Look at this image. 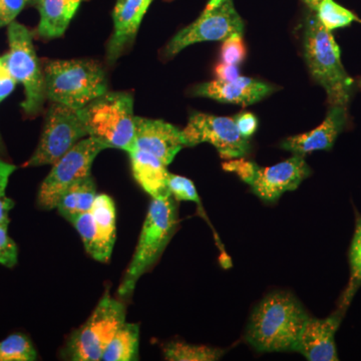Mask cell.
I'll list each match as a JSON object with an SVG mask.
<instances>
[{
	"instance_id": "1",
	"label": "cell",
	"mask_w": 361,
	"mask_h": 361,
	"mask_svg": "<svg viewBox=\"0 0 361 361\" xmlns=\"http://www.w3.org/2000/svg\"><path fill=\"white\" fill-rule=\"evenodd\" d=\"M310 316L290 292H272L252 311L244 338L259 353L293 351Z\"/></svg>"
},
{
	"instance_id": "2",
	"label": "cell",
	"mask_w": 361,
	"mask_h": 361,
	"mask_svg": "<svg viewBox=\"0 0 361 361\" xmlns=\"http://www.w3.org/2000/svg\"><path fill=\"white\" fill-rule=\"evenodd\" d=\"M179 224L178 205L172 196L152 199L134 256L118 289L121 298L132 296L140 278L158 262Z\"/></svg>"
},
{
	"instance_id": "3",
	"label": "cell",
	"mask_w": 361,
	"mask_h": 361,
	"mask_svg": "<svg viewBox=\"0 0 361 361\" xmlns=\"http://www.w3.org/2000/svg\"><path fill=\"white\" fill-rule=\"evenodd\" d=\"M304 58L311 77L326 92L330 106H348L355 82L344 70L334 35L316 16L308 20L304 32Z\"/></svg>"
},
{
	"instance_id": "4",
	"label": "cell",
	"mask_w": 361,
	"mask_h": 361,
	"mask_svg": "<svg viewBox=\"0 0 361 361\" xmlns=\"http://www.w3.org/2000/svg\"><path fill=\"white\" fill-rule=\"evenodd\" d=\"M44 78L47 97L52 103L75 111L108 92L104 68L89 59L51 61L45 66Z\"/></svg>"
},
{
	"instance_id": "5",
	"label": "cell",
	"mask_w": 361,
	"mask_h": 361,
	"mask_svg": "<svg viewBox=\"0 0 361 361\" xmlns=\"http://www.w3.org/2000/svg\"><path fill=\"white\" fill-rule=\"evenodd\" d=\"M89 137L109 149L135 148L134 99L126 92H106L78 111Z\"/></svg>"
},
{
	"instance_id": "6",
	"label": "cell",
	"mask_w": 361,
	"mask_h": 361,
	"mask_svg": "<svg viewBox=\"0 0 361 361\" xmlns=\"http://www.w3.org/2000/svg\"><path fill=\"white\" fill-rule=\"evenodd\" d=\"M125 304L106 292L89 319L71 334L63 348V358L73 361L102 360L104 349L126 322Z\"/></svg>"
},
{
	"instance_id": "7",
	"label": "cell",
	"mask_w": 361,
	"mask_h": 361,
	"mask_svg": "<svg viewBox=\"0 0 361 361\" xmlns=\"http://www.w3.org/2000/svg\"><path fill=\"white\" fill-rule=\"evenodd\" d=\"M7 37L9 51L4 56V61L14 80L25 89V99L21 108L25 115L35 116L42 110L47 90L32 32L26 26L13 21L7 28Z\"/></svg>"
},
{
	"instance_id": "8",
	"label": "cell",
	"mask_w": 361,
	"mask_h": 361,
	"mask_svg": "<svg viewBox=\"0 0 361 361\" xmlns=\"http://www.w3.org/2000/svg\"><path fill=\"white\" fill-rule=\"evenodd\" d=\"M109 149L96 137H87L77 142L52 165L40 185L37 206L42 210L56 209L59 199L71 185L92 175V166L101 152Z\"/></svg>"
},
{
	"instance_id": "9",
	"label": "cell",
	"mask_w": 361,
	"mask_h": 361,
	"mask_svg": "<svg viewBox=\"0 0 361 361\" xmlns=\"http://www.w3.org/2000/svg\"><path fill=\"white\" fill-rule=\"evenodd\" d=\"M243 32V20L233 0H210L201 16L170 40L165 49L166 56L173 58L198 42H223L233 33Z\"/></svg>"
},
{
	"instance_id": "10",
	"label": "cell",
	"mask_w": 361,
	"mask_h": 361,
	"mask_svg": "<svg viewBox=\"0 0 361 361\" xmlns=\"http://www.w3.org/2000/svg\"><path fill=\"white\" fill-rule=\"evenodd\" d=\"M89 137L78 111L54 103L47 111L39 145L23 167L54 165L80 140Z\"/></svg>"
},
{
	"instance_id": "11",
	"label": "cell",
	"mask_w": 361,
	"mask_h": 361,
	"mask_svg": "<svg viewBox=\"0 0 361 361\" xmlns=\"http://www.w3.org/2000/svg\"><path fill=\"white\" fill-rule=\"evenodd\" d=\"M182 134L186 148L209 142L225 160L245 158L251 152L250 142L240 134L234 118L193 113Z\"/></svg>"
},
{
	"instance_id": "12",
	"label": "cell",
	"mask_w": 361,
	"mask_h": 361,
	"mask_svg": "<svg viewBox=\"0 0 361 361\" xmlns=\"http://www.w3.org/2000/svg\"><path fill=\"white\" fill-rule=\"evenodd\" d=\"M311 174L312 171L305 158L293 155L271 167L263 168L255 164L247 184L263 203L275 204L282 195L296 190Z\"/></svg>"
},
{
	"instance_id": "13",
	"label": "cell",
	"mask_w": 361,
	"mask_h": 361,
	"mask_svg": "<svg viewBox=\"0 0 361 361\" xmlns=\"http://www.w3.org/2000/svg\"><path fill=\"white\" fill-rule=\"evenodd\" d=\"M345 314V311L336 308L325 318L310 316L299 334L293 351L310 361L339 360L336 334Z\"/></svg>"
},
{
	"instance_id": "14",
	"label": "cell",
	"mask_w": 361,
	"mask_h": 361,
	"mask_svg": "<svg viewBox=\"0 0 361 361\" xmlns=\"http://www.w3.org/2000/svg\"><path fill=\"white\" fill-rule=\"evenodd\" d=\"M135 147L148 152L166 166L186 148L182 130L172 123L135 116Z\"/></svg>"
},
{
	"instance_id": "15",
	"label": "cell",
	"mask_w": 361,
	"mask_h": 361,
	"mask_svg": "<svg viewBox=\"0 0 361 361\" xmlns=\"http://www.w3.org/2000/svg\"><path fill=\"white\" fill-rule=\"evenodd\" d=\"M348 120V106H330L324 121L317 128L287 137L280 147L293 155L303 157L315 151H330L338 135L345 129Z\"/></svg>"
},
{
	"instance_id": "16",
	"label": "cell",
	"mask_w": 361,
	"mask_h": 361,
	"mask_svg": "<svg viewBox=\"0 0 361 361\" xmlns=\"http://www.w3.org/2000/svg\"><path fill=\"white\" fill-rule=\"evenodd\" d=\"M274 90V87L267 82L240 75L236 80L229 82L215 80L197 85L192 90V94L195 97H208L220 103L246 106L262 101Z\"/></svg>"
},
{
	"instance_id": "17",
	"label": "cell",
	"mask_w": 361,
	"mask_h": 361,
	"mask_svg": "<svg viewBox=\"0 0 361 361\" xmlns=\"http://www.w3.org/2000/svg\"><path fill=\"white\" fill-rule=\"evenodd\" d=\"M153 0H116L114 11V32L108 45V61L110 65L135 39L142 18Z\"/></svg>"
},
{
	"instance_id": "18",
	"label": "cell",
	"mask_w": 361,
	"mask_h": 361,
	"mask_svg": "<svg viewBox=\"0 0 361 361\" xmlns=\"http://www.w3.org/2000/svg\"><path fill=\"white\" fill-rule=\"evenodd\" d=\"M133 175L137 184L152 199L170 197L168 189L167 166L157 157L139 148L129 152Z\"/></svg>"
},
{
	"instance_id": "19",
	"label": "cell",
	"mask_w": 361,
	"mask_h": 361,
	"mask_svg": "<svg viewBox=\"0 0 361 361\" xmlns=\"http://www.w3.org/2000/svg\"><path fill=\"white\" fill-rule=\"evenodd\" d=\"M85 0H37L39 11V35L51 39L65 35L66 28Z\"/></svg>"
},
{
	"instance_id": "20",
	"label": "cell",
	"mask_w": 361,
	"mask_h": 361,
	"mask_svg": "<svg viewBox=\"0 0 361 361\" xmlns=\"http://www.w3.org/2000/svg\"><path fill=\"white\" fill-rule=\"evenodd\" d=\"M97 185L90 175L71 185L61 195L56 209L65 219L90 211L97 197Z\"/></svg>"
},
{
	"instance_id": "21",
	"label": "cell",
	"mask_w": 361,
	"mask_h": 361,
	"mask_svg": "<svg viewBox=\"0 0 361 361\" xmlns=\"http://www.w3.org/2000/svg\"><path fill=\"white\" fill-rule=\"evenodd\" d=\"M104 255L110 261L115 246L116 216L115 202L106 194H97L90 209Z\"/></svg>"
},
{
	"instance_id": "22",
	"label": "cell",
	"mask_w": 361,
	"mask_h": 361,
	"mask_svg": "<svg viewBox=\"0 0 361 361\" xmlns=\"http://www.w3.org/2000/svg\"><path fill=\"white\" fill-rule=\"evenodd\" d=\"M140 326L125 322L116 332L104 349L103 361H134L139 360Z\"/></svg>"
},
{
	"instance_id": "23",
	"label": "cell",
	"mask_w": 361,
	"mask_h": 361,
	"mask_svg": "<svg viewBox=\"0 0 361 361\" xmlns=\"http://www.w3.org/2000/svg\"><path fill=\"white\" fill-rule=\"evenodd\" d=\"M355 226L348 251L349 276L348 286L342 292L337 308L348 311L355 294L361 287V214L355 208Z\"/></svg>"
},
{
	"instance_id": "24",
	"label": "cell",
	"mask_w": 361,
	"mask_h": 361,
	"mask_svg": "<svg viewBox=\"0 0 361 361\" xmlns=\"http://www.w3.org/2000/svg\"><path fill=\"white\" fill-rule=\"evenodd\" d=\"M227 350L213 346L190 344L185 341H173L163 346V355L169 361H216L219 360Z\"/></svg>"
},
{
	"instance_id": "25",
	"label": "cell",
	"mask_w": 361,
	"mask_h": 361,
	"mask_svg": "<svg viewBox=\"0 0 361 361\" xmlns=\"http://www.w3.org/2000/svg\"><path fill=\"white\" fill-rule=\"evenodd\" d=\"M68 221L80 234V239H82L87 254H90L94 260L99 261V262H109L108 259L104 255L101 240H99V235H97L94 218H92L90 211L73 216Z\"/></svg>"
},
{
	"instance_id": "26",
	"label": "cell",
	"mask_w": 361,
	"mask_h": 361,
	"mask_svg": "<svg viewBox=\"0 0 361 361\" xmlns=\"http://www.w3.org/2000/svg\"><path fill=\"white\" fill-rule=\"evenodd\" d=\"M316 18L329 32L337 28L346 27L355 21L361 23L355 13L345 7L339 6L334 0H323L316 9Z\"/></svg>"
},
{
	"instance_id": "27",
	"label": "cell",
	"mask_w": 361,
	"mask_h": 361,
	"mask_svg": "<svg viewBox=\"0 0 361 361\" xmlns=\"http://www.w3.org/2000/svg\"><path fill=\"white\" fill-rule=\"evenodd\" d=\"M37 349L25 334H13L0 341V361L37 360Z\"/></svg>"
},
{
	"instance_id": "28",
	"label": "cell",
	"mask_w": 361,
	"mask_h": 361,
	"mask_svg": "<svg viewBox=\"0 0 361 361\" xmlns=\"http://www.w3.org/2000/svg\"><path fill=\"white\" fill-rule=\"evenodd\" d=\"M168 189L171 196L176 201H190L198 204L202 209V203L196 187L191 180L183 176L169 174Z\"/></svg>"
},
{
	"instance_id": "29",
	"label": "cell",
	"mask_w": 361,
	"mask_h": 361,
	"mask_svg": "<svg viewBox=\"0 0 361 361\" xmlns=\"http://www.w3.org/2000/svg\"><path fill=\"white\" fill-rule=\"evenodd\" d=\"M16 170V167L13 164L0 159V226H8L9 212L14 207V202L7 197L6 189Z\"/></svg>"
},
{
	"instance_id": "30",
	"label": "cell",
	"mask_w": 361,
	"mask_h": 361,
	"mask_svg": "<svg viewBox=\"0 0 361 361\" xmlns=\"http://www.w3.org/2000/svg\"><path fill=\"white\" fill-rule=\"evenodd\" d=\"M246 52L241 33H233L223 40L220 52L221 61L228 65L239 66L246 59Z\"/></svg>"
},
{
	"instance_id": "31",
	"label": "cell",
	"mask_w": 361,
	"mask_h": 361,
	"mask_svg": "<svg viewBox=\"0 0 361 361\" xmlns=\"http://www.w3.org/2000/svg\"><path fill=\"white\" fill-rule=\"evenodd\" d=\"M18 261V245L9 236L8 226H0V265L13 268Z\"/></svg>"
},
{
	"instance_id": "32",
	"label": "cell",
	"mask_w": 361,
	"mask_h": 361,
	"mask_svg": "<svg viewBox=\"0 0 361 361\" xmlns=\"http://www.w3.org/2000/svg\"><path fill=\"white\" fill-rule=\"evenodd\" d=\"M26 4L28 0H0V27L13 23Z\"/></svg>"
},
{
	"instance_id": "33",
	"label": "cell",
	"mask_w": 361,
	"mask_h": 361,
	"mask_svg": "<svg viewBox=\"0 0 361 361\" xmlns=\"http://www.w3.org/2000/svg\"><path fill=\"white\" fill-rule=\"evenodd\" d=\"M234 121L240 134L245 139H250L258 129L257 118L248 111H243L235 116Z\"/></svg>"
},
{
	"instance_id": "34",
	"label": "cell",
	"mask_w": 361,
	"mask_h": 361,
	"mask_svg": "<svg viewBox=\"0 0 361 361\" xmlns=\"http://www.w3.org/2000/svg\"><path fill=\"white\" fill-rule=\"evenodd\" d=\"M16 84L18 82L7 68L4 56H0V103L13 92Z\"/></svg>"
},
{
	"instance_id": "35",
	"label": "cell",
	"mask_w": 361,
	"mask_h": 361,
	"mask_svg": "<svg viewBox=\"0 0 361 361\" xmlns=\"http://www.w3.org/2000/svg\"><path fill=\"white\" fill-rule=\"evenodd\" d=\"M215 75L217 80L223 82L236 80L240 77V68L237 65H228L221 61L219 65L216 66Z\"/></svg>"
},
{
	"instance_id": "36",
	"label": "cell",
	"mask_w": 361,
	"mask_h": 361,
	"mask_svg": "<svg viewBox=\"0 0 361 361\" xmlns=\"http://www.w3.org/2000/svg\"><path fill=\"white\" fill-rule=\"evenodd\" d=\"M303 1L306 6L310 7L311 11H316V9L318 8V6H320L323 0H303Z\"/></svg>"
},
{
	"instance_id": "37",
	"label": "cell",
	"mask_w": 361,
	"mask_h": 361,
	"mask_svg": "<svg viewBox=\"0 0 361 361\" xmlns=\"http://www.w3.org/2000/svg\"><path fill=\"white\" fill-rule=\"evenodd\" d=\"M4 142H2L1 135H0V154L4 153Z\"/></svg>"
},
{
	"instance_id": "38",
	"label": "cell",
	"mask_w": 361,
	"mask_h": 361,
	"mask_svg": "<svg viewBox=\"0 0 361 361\" xmlns=\"http://www.w3.org/2000/svg\"><path fill=\"white\" fill-rule=\"evenodd\" d=\"M33 2H37V0H28V4H33Z\"/></svg>"
},
{
	"instance_id": "39",
	"label": "cell",
	"mask_w": 361,
	"mask_h": 361,
	"mask_svg": "<svg viewBox=\"0 0 361 361\" xmlns=\"http://www.w3.org/2000/svg\"><path fill=\"white\" fill-rule=\"evenodd\" d=\"M358 85H360V89H361V78H360V82H358Z\"/></svg>"
}]
</instances>
